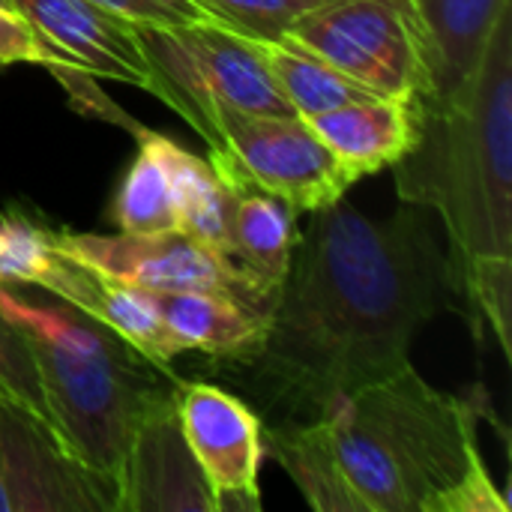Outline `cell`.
Here are the masks:
<instances>
[{
    "mask_svg": "<svg viewBox=\"0 0 512 512\" xmlns=\"http://www.w3.org/2000/svg\"><path fill=\"white\" fill-rule=\"evenodd\" d=\"M447 258L423 207L363 216L345 198L315 210L279 288L264 348L243 369L282 423L333 405L411 363L417 330L438 312Z\"/></svg>",
    "mask_w": 512,
    "mask_h": 512,
    "instance_id": "obj_1",
    "label": "cell"
},
{
    "mask_svg": "<svg viewBox=\"0 0 512 512\" xmlns=\"http://www.w3.org/2000/svg\"><path fill=\"white\" fill-rule=\"evenodd\" d=\"M405 204L447 228V282L489 324L510 357L512 321V6L474 75L420 102V135L393 165Z\"/></svg>",
    "mask_w": 512,
    "mask_h": 512,
    "instance_id": "obj_2",
    "label": "cell"
},
{
    "mask_svg": "<svg viewBox=\"0 0 512 512\" xmlns=\"http://www.w3.org/2000/svg\"><path fill=\"white\" fill-rule=\"evenodd\" d=\"M483 390H435L411 363L360 387L324 420L363 512H510L480 453Z\"/></svg>",
    "mask_w": 512,
    "mask_h": 512,
    "instance_id": "obj_3",
    "label": "cell"
},
{
    "mask_svg": "<svg viewBox=\"0 0 512 512\" xmlns=\"http://www.w3.org/2000/svg\"><path fill=\"white\" fill-rule=\"evenodd\" d=\"M0 312L27 339L45 408L66 447L114 492L135 429L177 396L180 381L105 324L54 297L39 303L0 285Z\"/></svg>",
    "mask_w": 512,
    "mask_h": 512,
    "instance_id": "obj_4",
    "label": "cell"
},
{
    "mask_svg": "<svg viewBox=\"0 0 512 512\" xmlns=\"http://www.w3.org/2000/svg\"><path fill=\"white\" fill-rule=\"evenodd\" d=\"M156 75V99L174 108L210 144V108L246 114H297L276 87L255 42L225 24L138 27Z\"/></svg>",
    "mask_w": 512,
    "mask_h": 512,
    "instance_id": "obj_5",
    "label": "cell"
},
{
    "mask_svg": "<svg viewBox=\"0 0 512 512\" xmlns=\"http://www.w3.org/2000/svg\"><path fill=\"white\" fill-rule=\"evenodd\" d=\"M285 36L375 96H432L429 30L417 0H333L294 21Z\"/></svg>",
    "mask_w": 512,
    "mask_h": 512,
    "instance_id": "obj_6",
    "label": "cell"
},
{
    "mask_svg": "<svg viewBox=\"0 0 512 512\" xmlns=\"http://www.w3.org/2000/svg\"><path fill=\"white\" fill-rule=\"evenodd\" d=\"M210 165L231 186H255L297 213H315L357 183L300 114H246L210 108Z\"/></svg>",
    "mask_w": 512,
    "mask_h": 512,
    "instance_id": "obj_7",
    "label": "cell"
},
{
    "mask_svg": "<svg viewBox=\"0 0 512 512\" xmlns=\"http://www.w3.org/2000/svg\"><path fill=\"white\" fill-rule=\"evenodd\" d=\"M57 243L81 264L150 294L216 291L273 315L276 294L204 240L168 228L153 234H72L57 231Z\"/></svg>",
    "mask_w": 512,
    "mask_h": 512,
    "instance_id": "obj_8",
    "label": "cell"
},
{
    "mask_svg": "<svg viewBox=\"0 0 512 512\" xmlns=\"http://www.w3.org/2000/svg\"><path fill=\"white\" fill-rule=\"evenodd\" d=\"M0 512H117L114 486L39 417L0 390Z\"/></svg>",
    "mask_w": 512,
    "mask_h": 512,
    "instance_id": "obj_9",
    "label": "cell"
},
{
    "mask_svg": "<svg viewBox=\"0 0 512 512\" xmlns=\"http://www.w3.org/2000/svg\"><path fill=\"white\" fill-rule=\"evenodd\" d=\"M177 417L219 512L261 510L258 471L264 435L258 414L222 387L180 381Z\"/></svg>",
    "mask_w": 512,
    "mask_h": 512,
    "instance_id": "obj_10",
    "label": "cell"
},
{
    "mask_svg": "<svg viewBox=\"0 0 512 512\" xmlns=\"http://www.w3.org/2000/svg\"><path fill=\"white\" fill-rule=\"evenodd\" d=\"M117 512H219L177 417V396L135 429L117 483Z\"/></svg>",
    "mask_w": 512,
    "mask_h": 512,
    "instance_id": "obj_11",
    "label": "cell"
},
{
    "mask_svg": "<svg viewBox=\"0 0 512 512\" xmlns=\"http://www.w3.org/2000/svg\"><path fill=\"white\" fill-rule=\"evenodd\" d=\"M12 6L60 48L78 72L123 81L156 96L159 84L138 39V24L90 0H12Z\"/></svg>",
    "mask_w": 512,
    "mask_h": 512,
    "instance_id": "obj_12",
    "label": "cell"
},
{
    "mask_svg": "<svg viewBox=\"0 0 512 512\" xmlns=\"http://www.w3.org/2000/svg\"><path fill=\"white\" fill-rule=\"evenodd\" d=\"M63 249V246H60ZM45 294L75 306L78 312L90 315L93 321L114 330L120 339H126L135 351H141L147 360L168 366L174 357L186 354L180 339L168 330L156 300L150 291L123 285L78 258H72L63 249V261L45 288Z\"/></svg>",
    "mask_w": 512,
    "mask_h": 512,
    "instance_id": "obj_13",
    "label": "cell"
},
{
    "mask_svg": "<svg viewBox=\"0 0 512 512\" xmlns=\"http://www.w3.org/2000/svg\"><path fill=\"white\" fill-rule=\"evenodd\" d=\"M333 150L354 180L393 168L420 135V102L411 99H357L333 111L303 117Z\"/></svg>",
    "mask_w": 512,
    "mask_h": 512,
    "instance_id": "obj_14",
    "label": "cell"
},
{
    "mask_svg": "<svg viewBox=\"0 0 512 512\" xmlns=\"http://www.w3.org/2000/svg\"><path fill=\"white\" fill-rule=\"evenodd\" d=\"M153 300L186 351L246 366L264 348L270 315H261L234 297L216 291H168L153 294Z\"/></svg>",
    "mask_w": 512,
    "mask_h": 512,
    "instance_id": "obj_15",
    "label": "cell"
},
{
    "mask_svg": "<svg viewBox=\"0 0 512 512\" xmlns=\"http://www.w3.org/2000/svg\"><path fill=\"white\" fill-rule=\"evenodd\" d=\"M432 54V96L456 93L480 66L498 18L512 0H417Z\"/></svg>",
    "mask_w": 512,
    "mask_h": 512,
    "instance_id": "obj_16",
    "label": "cell"
},
{
    "mask_svg": "<svg viewBox=\"0 0 512 512\" xmlns=\"http://www.w3.org/2000/svg\"><path fill=\"white\" fill-rule=\"evenodd\" d=\"M297 240L300 231L294 207L255 186L234 189L228 255L237 267H243L276 297L288 276Z\"/></svg>",
    "mask_w": 512,
    "mask_h": 512,
    "instance_id": "obj_17",
    "label": "cell"
},
{
    "mask_svg": "<svg viewBox=\"0 0 512 512\" xmlns=\"http://www.w3.org/2000/svg\"><path fill=\"white\" fill-rule=\"evenodd\" d=\"M267 447L282 471L303 492L306 504L315 512H363L357 495L351 492L324 417L303 423H279L267 435Z\"/></svg>",
    "mask_w": 512,
    "mask_h": 512,
    "instance_id": "obj_18",
    "label": "cell"
},
{
    "mask_svg": "<svg viewBox=\"0 0 512 512\" xmlns=\"http://www.w3.org/2000/svg\"><path fill=\"white\" fill-rule=\"evenodd\" d=\"M162 162L168 168L177 228L204 240L207 246L228 255V228H231V207L234 189L213 171V165L186 147L174 144L165 135H156ZM231 258V255H228Z\"/></svg>",
    "mask_w": 512,
    "mask_h": 512,
    "instance_id": "obj_19",
    "label": "cell"
},
{
    "mask_svg": "<svg viewBox=\"0 0 512 512\" xmlns=\"http://www.w3.org/2000/svg\"><path fill=\"white\" fill-rule=\"evenodd\" d=\"M252 39V36H249ZM258 54L264 57L276 87L282 96L291 102V108L300 117H315L324 111H333L339 105L357 102V99H372L363 84L312 54L309 48L297 45L294 39H252Z\"/></svg>",
    "mask_w": 512,
    "mask_h": 512,
    "instance_id": "obj_20",
    "label": "cell"
},
{
    "mask_svg": "<svg viewBox=\"0 0 512 512\" xmlns=\"http://www.w3.org/2000/svg\"><path fill=\"white\" fill-rule=\"evenodd\" d=\"M135 138H138V156L114 192L111 219L126 234H153V231L177 228L171 180L156 144V132L135 126Z\"/></svg>",
    "mask_w": 512,
    "mask_h": 512,
    "instance_id": "obj_21",
    "label": "cell"
},
{
    "mask_svg": "<svg viewBox=\"0 0 512 512\" xmlns=\"http://www.w3.org/2000/svg\"><path fill=\"white\" fill-rule=\"evenodd\" d=\"M63 261V249L57 243V231L36 225L18 213L0 216V285H24V288H48L57 267Z\"/></svg>",
    "mask_w": 512,
    "mask_h": 512,
    "instance_id": "obj_22",
    "label": "cell"
},
{
    "mask_svg": "<svg viewBox=\"0 0 512 512\" xmlns=\"http://www.w3.org/2000/svg\"><path fill=\"white\" fill-rule=\"evenodd\" d=\"M219 24L252 36V39H282L294 21L333 0H198Z\"/></svg>",
    "mask_w": 512,
    "mask_h": 512,
    "instance_id": "obj_23",
    "label": "cell"
},
{
    "mask_svg": "<svg viewBox=\"0 0 512 512\" xmlns=\"http://www.w3.org/2000/svg\"><path fill=\"white\" fill-rule=\"evenodd\" d=\"M15 63L45 66L57 78L84 75L75 69V63L60 48H54L48 39H42V33L18 9H0V69L15 66Z\"/></svg>",
    "mask_w": 512,
    "mask_h": 512,
    "instance_id": "obj_24",
    "label": "cell"
},
{
    "mask_svg": "<svg viewBox=\"0 0 512 512\" xmlns=\"http://www.w3.org/2000/svg\"><path fill=\"white\" fill-rule=\"evenodd\" d=\"M0 390L6 396L18 399L21 405H27L30 411H36L39 417L51 420V414L45 408L33 351H30L27 339L21 336V330L3 312H0Z\"/></svg>",
    "mask_w": 512,
    "mask_h": 512,
    "instance_id": "obj_25",
    "label": "cell"
},
{
    "mask_svg": "<svg viewBox=\"0 0 512 512\" xmlns=\"http://www.w3.org/2000/svg\"><path fill=\"white\" fill-rule=\"evenodd\" d=\"M90 3L138 27H177V24L216 21L198 0H90Z\"/></svg>",
    "mask_w": 512,
    "mask_h": 512,
    "instance_id": "obj_26",
    "label": "cell"
},
{
    "mask_svg": "<svg viewBox=\"0 0 512 512\" xmlns=\"http://www.w3.org/2000/svg\"><path fill=\"white\" fill-rule=\"evenodd\" d=\"M0 9H15V6H12V0H0Z\"/></svg>",
    "mask_w": 512,
    "mask_h": 512,
    "instance_id": "obj_27",
    "label": "cell"
}]
</instances>
